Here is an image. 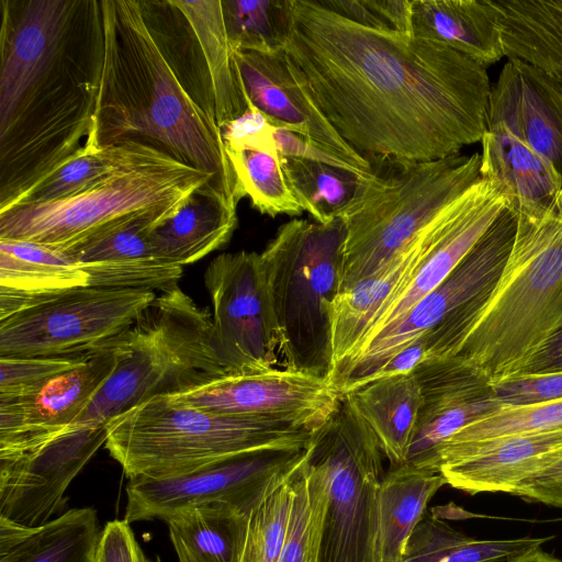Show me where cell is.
I'll return each mask as SVG.
<instances>
[{
	"instance_id": "cell-1",
	"label": "cell",
	"mask_w": 562,
	"mask_h": 562,
	"mask_svg": "<svg viewBox=\"0 0 562 562\" xmlns=\"http://www.w3.org/2000/svg\"><path fill=\"white\" fill-rule=\"evenodd\" d=\"M283 50L301 86L360 156L428 161L481 143L486 68L438 42L289 0Z\"/></svg>"
},
{
	"instance_id": "cell-2",
	"label": "cell",
	"mask_w": 562,
	"mask_h": 562,
	"mask_svg": "<svg viewBox=\"0 0 562 562\" xmlns=\"http://www.w3.org/2000/svg\"><path fill=\"white\" fill-rule=\"evenodd\" d=\"M0 211L90 137L103 57L98 0H1Z\"/></svg>"
},
{
	"instance_id": "cell-3",
	"label": "cell",
	"mask_w": 562,
	"mask_h": 562,
	"mask_svg": "<svg viewBox=\"0 0 562 562\" xmlns=\"http://www.w3.org/2000/svg\"><path fill=\"white\" fill-rule=\"evenodd\" d=\"M103 57L87 142H136L209 172L232 204L243 199L221 128L186 90L145 20L139 0H101Z\"/></svg>"
},
{
	"instance_id": "cell-4",
	"label": "cell",
	"mask_w": 562,
	"mask_h": 562,
	"mask_svg": "<svg viewBox=\"0 0 562 562\" xmlns=\"http://www.w3.org/2000/svg\"><path fill=\"white\" fill-rule=\"evenodd\" d=\"M512 207L517 227L505 268L451 356L492 384L516 375L562 329V191L547 204Z\"/></svg>"
},
{
	"instance_id": "cell-5",
	"label": "cell",
	"mask_w": 562,
	"mask_h": 562,
	"mask_svg": "<svg viewBox=\"0 0 562 562\" xmlns=\"http://www.w3.org/2000/svg\"><path fill=\"white\" fill-rule=\"evenodd\" d=\"M355 196L340 217L346 243L340 293L404 252L439 214L477 181L481 154L428 161L369 159Z\"/></svg>"
},
{
	"instance_id": "cell-6",
	"label": "cell",
	"mask_w": 562,
	"mask_h": 562,
	"mask_svg": "<svg viewBox=\"0 0 562 562\" xmlns=\"http://www.w3.org/2000/svg\"><path fill=\"white\" fill-rule=\"evenodd\" d=\"M115 347L114 371L69 428L105 426L148 400L233 374L217 350L211 314L178 284L160 291Z\"/></svg>"
},
{
	"instance_id": "cell-7",
	"label": "cell",
	"mask_w": 562,
	"mask_h": 562,
	"mask_svg": "<svg viewBox=\"0 0 562 562\" xmlns=\"http://www.w3.org/2000/svg\"><path fill=\"white\" fill-rule=\"evenodd\" d=\"M346 225L291 220L260 252L280 367L330 380L333 326L341 289Z\"/></svg>"
},
{
	"instance_id": "cell-8",
	"label": "cell",
	"mask_w": 562,
	"mask_h": 562,
	"mask_svg": "<svg viewBox=\"0 0 562 562\" xmlns=\"http://www.w3.org/2000/svg\"><path fill=\"white\" fill-rule=\"evenodd\" d=\"M105 427V448L128 477L177 476L248 451L308 447L312 436L292 424L215 414L168 396L140 403Z\"/></svg>"
},
{
	"instance_id": "cell-9",
	"label": "cell",
	"mask_w": 562,
	"mask_h": 562,
	"mask_svg": "<svg viewBox=\"0 0 562 562\" xmlns=\"http://www.w3.org/2000/svg\"><path fill=\"white\" fill-rule=\"evenodd\" d=\"M206 184L215 190L209 172L149 148L80 194L0 211V239L63 250L147 214H176Z\"/></svg>"
},
{
	"instance_id": "cell-10",
	"label": "cell",
	"mask_w": 562,
	"mask_h": 562,
	"mask_svg": "<svg viewBox=\"0 0 562 562\" xmlns=\"http://www.w3.org/2000/svg\"><path fill=\"white\" fill-rule=\"evenodd\" d=\"M516 227V211L507 205L436 289L334 369L330 381L339 393L371 380L419 337L425 340V359L451 357L494 291L513 247Z\"/></svg>"
},
{
	"instance_id": "cell-11",
	"label": "cell",
	"mask_w": 562,
	"mask_h": 562,
	"mask_svg": "<svg viewBox=\"0 0 562 562\" xmlns=\"http://www.w3.org/2000/svg\"><path fill=\"white\" fill-rule=\"evenodd\" d=\"M382 454L372 430L341 394L307 447L306 460L321 471L327 491L318 562H378Z\"/></svg>"
},
{
	"instance_id": "cell-12",
	"label": "cell",
	"mask_w": 562,
	"mask_h": 562,
	"mask_svg": "<svg viewBox=\"0 0 562 562\" xmlns=\"http://www.w3.org/2000/svg\"><path fill=\"white\" fill-rule=\"evenodd\" d=\"M148 27L181 83L222 128L248 108L222 0H139Z\"/></svg>"
},
{
	"instance_id": "cell-13",
	"label": "cell",
	"mask_w": 562,
	"mask_h": 562,
	"mask_svg": "<svg viewBox=\"0 0 562 562\" xmlns=\"http://www.w3.org/2000/svg\"><path fill=\"white\" fill-rule=\"evenodd\" d=\"M157 293L85 285L0 321V357H64L106 347Z\"/></svg>"
},
{
	"instance_id": "cell-14",
	"label": "cell",
	"mask_w": 562,
	"mask_h": 562,
	"mask_svg": "<svg viewBox=\"0 0 562 562\" xmlns=\"http://www.w3.org/2000/svg\"><path fill=\"white\" fill-rule=\"evenodd\" d=\"M307 447H277L232 456L186 474L132 476L126 485L127 522L165 520L206 503H226L250 515L263 497L305 460Z\"/></svg>"
},
{
	"instance_id": "cell-15",
	"label": "cell",
	"mask_w": 562,
	"mask_h": 562,
	"mask_svg": "<svg viewBox=\"0 0 562 562\" xmlns=\"http://www.w3.org/2000/svg\"><path fill=\"white\" fill-rule=\"evenodd\" d=\"M212 300L217 350L233 373L280 368L278 336L260 254L238 251L214 258L204 273Z\"/></svg>"
},
{
	"instance_id": "cell-16",
	"label": "cell",
	"mask_w": 562,
	"mask_h": 562,
	"mask_svg": "<svg viewBox=\"0 0 562 562\" xmlns=\"http://www.w3.org/2000/svg\"><path fill=\"white\" fill-rule=\"evenodd\" d=\"M105 426L69 428L0 453V519L27 528L52 520L64 508L71 481L105 445Z\"/></svg>"
},
{
	"instance_id": "cell-17",
	"label": "cell",
	"mask_w": 562,
	"mask_h": 562,
	"mask_svg": "<svg viewBox=\"0 0 562 562\" xmlns=\"http://www.w3.org/2000/svg\"><path fill=\"white\" fill-rule=\"evenodd\" d=\"M340 395L330 380L276 368L226 374L165 396L215 414L271 419L313 431L327 420Z\"/></svg>"
},
{
	"instance_id": "cell-18",
	"label": "cell",
	"mask_w": 562,
	"mask_h": 562,
	"mask_svg": "<svg viewBox=\"0 0 562 562\" xmlns=\"http://www.w3.org/2000/svg\"><path fill=\"white\" fill-rule=\"evenodd\" d=\"M506 206L507 198L503 187L496 180L482 177L447 206L427 231L420 260L389 297L357 348L400 319L436 289Z\"/></svg>"
},
{
	"instance_id": "cell-19",
	"label": "cell",
	"mask_w": 562,
	"mask_h": 562,
	"mask_svg": "<svg viewBox=\"0 0 562 562\" xmlns=\"http://www.w3.org/2000/svg\"><path fill=\"white\" fill-rule=\"evenodd\" d=\"M413 372L419 383L422 405L404 463L439 472V448L502 405L493 384L457 357L424 359Z\"/></svg>"
},
{
	"instance_id": "cell-20",
	"label": "cell",
	"mask_w": 562,
	"mask_h": 562,
	"mask_svg": "<svg viewBox=\"0 0 562 562\" xmlns=\"http://www.w3.org/2000/svg\"><path fill=\"white\" fill-rule=\"evenodd\" d=\"M115 341L90 353L38 392L0 401V453L42 442L66 431L86 411L117 362Z\"/></svg>"
},
{
	"instance_id": "cell-21",
	"label": "cell",
	"mask_w": 562,
	"mask_h": 562,
	"mask_svg": "<svg viewBox=\"0 0 562 562\" xmlns=\"http://www.w3.org/2000/svg\"><path fill=\"white\" fill-rule=\"evenodd\" d=\"M234 56L249 101L274 126L299 134L363 176L370 172V161L340 137L297 81L283 49L276 53L234 49Z\"/></svg>"
},
{
	"instance_id": "cell-22",
	"label": "cell",
	"mask_w": 562,
	"mask_h": 562,
	"mask_svg": "<svg viewBox=\"0 0 562 562\" xmlns=\"http://www.w3.org/2000/svg\"><path fill=\"white\" fill-rule=\"evenodd\" d=\"M562 456V429L504 435L443 443L439 473L453 488L469 494L512 492Z\"/></svg>"
},
{
	"instance_id": "cell-23",
	"label": "cell",
	"mask_w": 562,
	"mask_h": 562,
	"mask_svg": "<svg viewBox=\"0 0 562 562\" xmlns=\"http://www.w3.org/2000/svg\"><path fill=\"white\" fill-rule=\"evenodd\" d=\"M518 136L562 178V83L520 59L504 64L492 85L487 125Z\"/></svg>"
},
{
	"instance_id": "cell-24",
	"label": "cell",
	"mask_w": 562,
	"mask_h": 562,
	"mask_svg": "<svg viewBox=\"0 0 562 562\" xmlns=\"http://www.w3.org/2000/svg\"><path fill=\"white\" fill-rule=\"evenodd\" d=\"M173 215L147 214L60 251L87 273L90 286L157 293L178 284L182 268L156 259L147 237Z\"/></svg>"
},
{
	"instance_id": "cell-25",
	"label": "cell",
	"mask_w": 562,
	"mask_h": 562,
	"mask_svg": "<svg viewBox=\"0 0 562 562\" xmlns=\"http://www.w3.org/2000/svg\"><path fill=\"white\" fill-rule=\"evenodd\" d=\"M85 285L87 273L63 251L0 239V321Z\"/></svg>"
},
{
	"instance_id": "cell-26",
	"label": "cell",
	"mask_w": 562,
	"mask_h": 562,
	"mask_svg": "<svg viewBox=\"0 0 562 562\" xmlns=\"http://www.w3.org/2000/svg\"><path fill=\"white\" fill-rule=\"evenodd\" d=\"M237 206L210 186L196 190L147 237L154 257L182 267L224 246L237 225Z\"/></svg>"
},
{
	"instance_id": "cell-27",
	"label": "cell",
	"mask_w": 562,
	"mask_h": 562,
	"mask_svg": "<svg viewBox=\"0 0 562 562\" xmlns=\"http://www.w3.org/2000/svg\"><path fill=\"white\" fill-rule=\"evenodd\" d=\"M412 35L441 43L486 68L504 55L487 0H412Z\"/></svg>"
},
{
	"instance_id": "cell-28",
	"label": "cell",
	"mask_w": 562,
	"mask_h": 562,
	"mask_svg": "<svg viewBox=\"0 0 562 562\" xmlns=\"http://www.w3.org/2000/svg\"><path fill=\"white\" fill-rule=\"evenodd\" d=\"M395 465L405 462L422 405L415 373L380 376L345 393Z\"/></svg>"
},
{
	"instance_id": "cell-29",
	"label": "cell",
	"mask_w": 562,
	"mask_h": 562,
	"mask_svg": "<svg viewBox=\"0 0 562 562\" xmlns=\"http://www.w3.org/2000/svg\"><path fill=\"white\" fill-rule=\"evenodd\" d=\"M101 531L90 507L69 509L34 528L0 519V562H95Z\"/></svg>"
},
{
	"instance_id": "cell-30",
	"label": "cell",
	"mask_w": 562,
	"mask_h": 562,
	"mask_svg": "<svg viewBox=\"0 0 562 562\" xmlns=\"http://www.w3.org/2000/svg\"><path fill=\"white\" fill-rule=\"evenodd\" d=\"M504 55L531 64L562 83V0H487Z\"/></svg>"
},
{
	"instance_id": "cell-31",
	"label": "cell",
	"mask_w": 562,
	"mask_h": 562,
	"mask_svg": "<svg viewBox=\"0 0 562 562\" xmlns=\"http://www.w3.org/2000/svg\"><path fill=\"white\" fill-rule=\"evenodd\" d=\"M481 144L480 176L503 187L507 205L547 204L562 191L561 176L504 126L488 124Z\"/></svg>"
},
{
	"instance_id": "cell-32",
	"label": "cell",
	"mask_w": 562,
	"mask_h": 562,
	"mask_svg": "<svg viewBox=\"0 0 562 562\" xmlns=\"http://www.w3.org/2000/svg\"><path fill=\"white\" fill-rule=\"evenodd\" d=\"M446 480L434 472L402 463L384 474L378 506V562H402L408 540L426 507Z\"/></svg>"
},
{
	"instance_id": "cell-33",
	"label": "cell",
	"mask_w": 562,
	"mask_h": 562,
	"mask_svg": "<svg viewBox=\"0 0 562 562\" xmlns=\"http://www.w3.org/2000/svg\"><path fill=\"white\" fill-rule=\"evenodd\" d=\"M429 226L380 271L338 295L333 326L335 368L353 352L389 297L414 270L425 251Z\"/></svg>"
},
{
	"instance_id": "cell-34",
	"label": "cell",
	"mask_w": 562,
	"mask_h": 562,
	"mask_svg": "<svg viewBox=\"0 0 562 562\" xmlns=\"http://www.w3.org/2000/svg\"><path fill=\"white\" fill-rule=\"evenodd\" d=\"M248 520L226 503L186 507L165 519L179 562H240Z\"/></svg>"
},
{
	"instance_id": "cell-35",
	"label": "cell",
	"mask_w": 562,
	"mask_h": 562,
	"mask_svg": "<svg viewBox=\"0 0 562 562\" xmlns=\"http://www.w3.org/2000/svg\"><path fill=\"white\" fill-rule=\"evenodd\" d=\"M149 148L153 147L136 142L108 146L86 144L68 161L25 192L9 209L16 205L49 203L80 194L145 154Z\"/></svg>"
},
{
	"instance_id": "cell-36",
	"label": "cell",
	"mask_w": 562,
	"mask_h": 562,
	"mask_svg": "<svg viewBox=\"0 0 562 562\" xmlns=\"http://www.w3.org/2000/svg\"><path fill=\"white\" fill-rule=\"evenodd\" d=\"M282 166L302 210L317 223L340 217L355 196L359 176L350 170L294 157H282Z\"/></svg>"
},
{
	"instance_id": "cell-37",
	"label": "cell",
	"mask_w": 562,
	"mask_h": 562,
	"mask_svg": "<svg viewBox=\"0 0 562 562\" xmlns=\"http://www.w3.org/2000/svg\"><path fill=\"white\" fill-rule=\"evenodd\" d=\"M326 506L323 474L305 458L293 476L291 512L278 562H318Z\"/></svg>"
},
{
	"instance_id": "cell-38",
	"label": "cell",
	"mask_w": 562,
	"mask_h": 562,
	"mask_svg": "<svg viewBox=\"0 0 562 562\" xmlns=\"http://www.w3.org/2000/svg\"><path fill=\"white\" fill-rule=\"evenodd\" d=\"M515 552L510 539H476L425 515L408 540L402 562H508Z\"/></svg>"
},
{
	"instance_id": "cell-39",
	"label": "cell",
	"mask_w": 562,
	"mask_h": 562,
	"mask_svg": "<svg viewBox=\"0 0 562 562\" xmlns=\"http://www.w3.org/2000/svg\"><path fill=\"white\" fill-rule=\"evenodd\" d=\"M243 198L259 213L299 216L304 211L291 191L278 148L226 153Z\"/></svg>"
},
{
	"instance_id": "cell-40",
	"label": "cell",
	"mask_w": 562,
	"mask_h": 562,
	"mask_svg": "<svg viewBox=\"0 0 562 562\" xmlns=\"http://www.w3.org/2000/svg\"><path fill=\"white\" fill-rule=\"evenodd\" d=\"M233 49L276 53L285 44L289 0H222Z\"/></svg>"
},
{
	"instance_id": "cell-41",
	"label": "cell",
	"mask_w": 562,
	"mask_h": 562,
	"mask_svg": "<svg viewBox=\"0 0 562 562\" xmlns=\"http://www.w3.org/2000/svg\"><path fill=\"white\" fill-rule=\"evenodd\" d=\"M296 470L277 484L250 513L240 562H278L288 529Z\"/></svg>"
},
{
	"instance_id": "cell-42",
	"label": "cell",
	"mask_w": 562,
	"mask_h": 562,
	"mask_svg": "<svg viewBox=\"0 0 562 562\" xmlns=\"http://www.w3.org/2000/svg\"><path fill=\"white\" fill-rule=\"evenodd\" d=\"M562 429V398L522 406H502L462 428L445 443L491 439L504 435Z\"/></svg>"
},
{
	"instance_id": "cell-43",
	"label": "cell",
	"mask_w": 562,
	"mask_h": 562,
	"mask_svg": "<svg viewBox=\"0 0 562 562\" xmlns=\"http://www.w3.org/2000/svg\"><path fill=\"white\" fill-rule=\"evenodd\" d=\"M90 353L0 357V401L21 398L38 392L54 378L83 363Z\"/></svg>"
},
{
	"instance_id": "cell-44",
	"label": "cell",
	"mask_w": 562,
	"mask_h": 562,
	"mask_svg": "<svg viewBox=\"0 0 562 562\" xmlns=\"http://www.w3.org/2000/svg\"><path fill=\"white\" fill-rule=\"evenodd\" d=\"M502 406H522L562 398V370L513 375L493 384Z\"/></svg>"
},
{
	"instance_id": "cell-45",
	"label": "cell",
	"mask_w": 562,
	"mask_h": 562,
	"mask_svg": "<svg viewBox=\"0 0 562 562\" xmlns=\"http://www.w3.org/2000/svg\"><path fill=\"white\" fill-rule=\"evenodd\" d=\"M276 128L270 119L249 101L243 115L221 128L225 151L277 148Z\"/></svg>"
},
{
	"instance_id": "cell-46",
	"label": "cell",
	"mask_w": 562,
	"mask_h": 562,
	"mask_svg": "<svg viewBox=\"0 0 562 562\" xmlns=\"http://www.w3.org/2000/svg\"><path fill=\"white\" fill-rule=\"evenodd\" d=\"M95 562H150L125 519L109 521L101 531Z\"/></svg>"
},
{
	"instance_id": "cell-47",
	"label": "cell",
	"mask_w": 562,
	"mask_h": 562,
	"mask_svg": "<svg viewBox=\"0 0 562 562\" xmlns=\"http://www.w3.org/2000/svg\"><path fill=\"white\" fill-rule=\"evenodd\" d=\"M512 495L562 509V456L522 481Z\"/></svg>"
},
{
	"instance_id": "cell-48",
	"label": "cell",
	"mask_w": 562,
	"mask_h": 562,
	"mask_svg": "<svg viewBox=\"0 0 562 562\" xmlns=\"http://www.w3.org/2000/svg\"><path fill=\"white\" fill-rule=\"evenodd\" d=\"M274 139L277 148L282 157H294L323 162L345 168L359 177L363 176L345 160L334 156L296 133L277 127L274 132Z\"/></svg>"
},
{
	"instance_id": "cell-49",
	"label": "cell",
	"mask_w": 562,
	"mask_h": 562,
	"mask_svg": "<svg viewBox=\"0 0 562 562\" xmlns=\"http://www.w3.org/2000/svg\"><path fill=\"white\" fill-rule=\"evenodd\" d=\"M364 2L390 30L412 35V0H364Z\"/></svg>"
},
{
	"instance_id": "cell-50",
	"label": "cell",
	"mask_w": 562,
	"mask_h": 562,
	"mask_svg": "<svg viewBox=\"0 0 562 562\" xmlns=\"http://www.w3.org/2000/svg\"><path fill=\"white\" fill-rule=\"evenodd\" d=\"M562 370V329L555 333L516 374H538Z\"/></svg>"
},
{
	"instance_id": "cell-51",
	"label": "cell",
	"mask_w": 562,
	"mask_h": 562,
	"mask_svg": "<svg viewBox=\"0 0 562 562\" xmlns=\"http://www.w3.org/2000/svg\"><path fill=\"white\" fill-rule=\"evenodd\" d=\"M426 358V346L423 337L414 340L407 347L398 351L385 366H383L371 380L412 372ZM370 381V380H369Z\"/></svg>"
},
{
	"instance_id": "cell-52",
	"label": "cell",
	"mask_w": 562,
	"mask_h": 562,
	"mask_svg": "<svg viewBox=\"0 0 562 562\" xmlns=\"http://www.w3.org/2000/svg\"><path fill=\"white\" fill-rule=\"evenodd\" d=\"M508 562H562L557 557L543 551L541 548L525 552Z\"/></svg>"
},
{
	"instance_id": "cell-53",
	"label": "cell",
	"mask_w": 562,
	"mask_h": 562,
	"mask_svg": "<svg viewBox=\"0 0 562 562\" xmlns=\"http://www.w3.org/2000/svg\"><path fill=\"white\" fill-rule=\"evenodd\" d=\"M150 562H160V559H159V558H157V559H156V561H150Z\"/></svg>"
}]
</instances>
